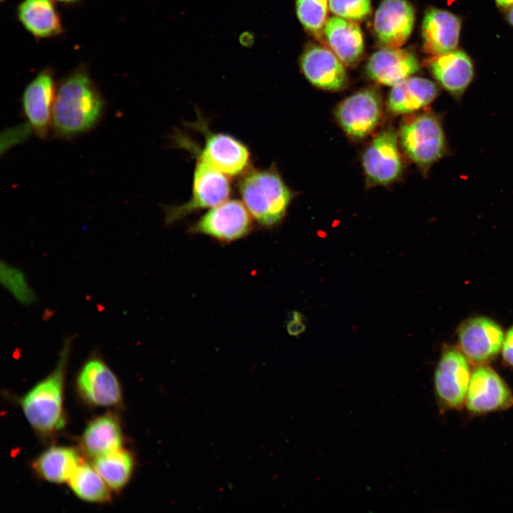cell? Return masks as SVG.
I'll use <instances>...</instances> for the list:
<instances>
[{
    "instance_id": "8",
    "label": "cell",
    "mask_w": 513,
    "mask_h": 513,
    "mask_svg": "<svg viewBox=\"0 0 513 513\" xmlns=\"http://www.w3.org/2000/svg\"><path fill=\"white\" fill-rule=\"evenodd\" d=\"M362 165L371 185H388L398 180L403 164L396 133L386 129L378 133L364 151Z\"/></svg>"
},
{
    "instance_id": "1",
    "label": "cell",
    "mask_w": 513,
    "mask_h": 513,
    "mask_svg": "<svg viewBox=\"0 0 513 513\" xmlns=\"http://www.w3.org/2000/svg\"><path fill=\"white\" fill-rule=\"evenodd\" d=\"M104 100L85 68H78L56 88L52 113L55 135L69 138L92 129L100 119Z\"/></svg>"
},
{
    "instance_id": "20",
    "label": "cell",
    "mask_w": 513,
    "mask_h": 513,
    "mask_svg": "<svg viewBox=\"0 0 513 513\" xmlns=\"http://www.w3.org/2000/svg\"><path fill=\"white\" fill-rule=\"evenodd\" d=\"M323 33L331 51L346 66H353L364 50L361 27L353 21L338 16L328 18Z\"/></svg>"
},
{
    "instance_id": "19",
    "label": "cell",
    "mask_w": 513,
    "mask_h": 513,
    "mask_svg": "<svg viewBox=\"0 0 513 513\" xmlns=\"http://www.w3.org/2000/svg\"><path fill=\"white\" fill-rule=\"evenodd\" d=\"M435 79L455 98H460L474 77V66L463 51L454 50L435 57L430 62Z\"/></svg>"
},
{
    "instance_id": "3",
    "label": "cell",
    "mask_w": 513,
    "mask_h": 513,
    "mask_svg": "<svg viewBox=\"0 0 513 513\" xmlns=\"http://www.w3.org/2000/svg\"><path fill=\"white\" fill-rule=\"evenodd\" d=\"M72 339L70 337L64 341L54 370L21 400L25 417L41 433L55 432L64 425L63 384Z\"/></svg>"
},
{
    "instance_id": "35",
    "label": "cell",
    "mask_w": 513,
    "mask_h": 513,
    "mask_svg": "<svg viewBox=\"0 0 513 513\" xmlns=\"http://www.w3.org/2000/svg\"><path fill=\"white\" fill-rule=\"evenodd\" d=\"M1 1H4V0H1Z\"/></svg>"
},
{
    "instance_id": "5",
    "label": "cell",
    "mask_w": 513,
    "mask_h": 513,
    "mask_svg": "<svg viewBox=\"0 0 513 513\" xmlns=\"http://www.w3.org/2000/svg\"><path fill=\"white\" fill-rule=\"evenodd\" d=\"M401 145L408 157L426 172L447 153V142L441 120L432 112L413 115L400 128Z\"/></svg>"
},
{
    "instance_id": "23",
    "label": "cell",
    "mask_w": 513,
    "mask_h": 513,
    "mask_svg": "<svg viewBox=\"0 0 513 513\" xmlns=\"http://www.w3.org/2000/svg\"><path fill=\"white\" fill-rule=\"evenodd\" d=\"M122 441L120 423L110 414L93 420L87 426L82 437L84 450L95 458L120 449Z\"/></svg>"
},
{
    "instance_id": "14",
    "label": "cell",
    "mask_w": 513,
    "mask_h": 513,
    "mask_svg": "<svg viewBox=\"0 0 513 513\" xmlns=\"http://www.w3.org/2000/svg\"><path fill=\"white\" fill-rule=\"evenodd\" d=\"M513 395L499 375L491 368L480 366L471 375L467 393V407L474 413L507 408Z\"/></svg>"
},
{
    "instance_id": "21",
    "label": "cell",
    "mask_w": 513,
    "mask_h": 513,
    "mask_svg": "<svg viewBox=\"0 0 513 513\" xmlns=\"http://www.w3.org/2000/svg\"><path fill=\"white\" fill-rule=\"evenodd\" d=\"M438 92L433 81L409 77L393 86L388 95V108L395 115L412 113L430 104Z\"/></svg>"
},
{
    "instance_id": "9",
    "label": "cell",
    "mask_w": 513,
    "mask_h": 513,
    "mask_svg": "<svg viewBox=\"0 0 513 513\" xmlns=\"http://www.w3.org/2000/svg\"><path fill=\"white\" fill-rule=\"evenodd\" d=\"M381 100L372 88L358 90L345 98L336 108V116L349 136L363 138L377 126L381 116Z\"/></svg>"
},
{
    "instance_id": "10",
    "label": "cell",
    "mask_w": 513,
    "mask_h": 513,
    "mask_svg": "<svg viewBox=\"0 0 513 513\" xmlns=\"http://www.w3.org/2000/svg\"><path fill=\"white\" fill-rule=\"evenodd\" d=\"M470 378L465 357L457 349L446 348L434 377L435 390L440 402L448 408H460L465 402Z\"/></svg>"
},
{
    "instance_id": "7",
    "label": "cell",
    "mask_w": 513,
    "mask_h": 513,
    "mask_svg": "<svg viewBox=\"0 0 513 513\" xmlns=\"http://www.w3.org/2000/svg\"><path fill=\"white\" fill-rule=\"evenodd\" d=\"M253 219L242 201L227 200L202 215L189 232L230 242L249 234L253 229Z\"/></svg>"
},
{
    "instance_id": "16",
    "label": "cell",
    "mask_w": 513,
    "mask_h": 513,
    "mask_svg": "<svg viewBox=\"0 0 513 513\" xmlns=\"http://www.w3.org/2000/svg\"><path fill=\"white\" fill-rule=\"evenodd\" d=\"M300 66L307 80L319 88L338 90L347 82L343 63L324 46H308L301 56Z\"/></svg>"
},
{
    "instance_id": "34",
    "label": "cell",
    "mask_w": 513,
    "mask_h": 513,
    "mask_svg": "<svg viewBox=\"0 0 513 513\" xmlns=\"http://www.w3.org/2000/svg\"><path fill=\"white\" fill-rule=\"evenodd\" d=\"M53 1H56L58 2H61V3H64V4H75L78 1H79V0H53Z\"/></svg>"
},
{
    "instance_id": "17",
    "label": "cell",
    "mask_w": 513,
    "mask_h": 513,
    "mask_svg": "<svg viewBox=\"0 0 513 513\" xmlns=\"http://www.w3.org/2000/svg\"><path fill=\"white\" fill-rule=\"evenodd\" d=\"M462 21L459 16L445 9H428L422 23V38L425 52L441 55L457 48Z\"/></svg>"
},
{
    "instance_id": "15",
    "label": "cell",
    "mask_w": 513,
    "mask_h": 513,
    "mask_svg": "<svg viewBox=\"0 0 513 513\" xmlns=\"http://www.w3.org/2000/svg\"><path fill=\"white\" fill-rule=\"evenodd\" d=\"M458 336L463 353L477 363H484L495 356L504 341L501 328L484 317L467 321L461 326Z\"/></svg>"
},
{
    "instance_id": "29",
    "label": "cell",
    "mask_w": 513,
    "mask_h": 513,
    "mask_svg": "<svg viewBox=\"0 0 513 513\" xmlns=\"http://www.w3.org/2000/svg\"><path fill=\"white\" fill-rule=\"evenodd\" d=\"M328 7L336 16L360 21L371 11V0H328Z\"/></svg>"
},
{
    "instance_id": "6",
    "label": "cell",
    "mask_w": 513,
    "mask_h": 513,
    "mask_svg": "<svg viewBox=\"0 0 513 513\" xmlns=\"http://www.w3.org/2000/svg\"><path fill=\"white\" fill-rule=\"evenodd\" d=\"M198 116L191 126L204 138V146L198 149L205 160L229 177H240L253 167L246 144L229 134L212 131L202 115Z\"/></svg>"
},
{
    "instance_id": "18",
    "label": "cell",
    "mask_w": 513,
    "mask_h": 513,
    "mask_svg": "<svg viewBox=\"0 0 513 513\" xmlns=\"http://www.w3.org/2000/svg\"><path fill=\"white\" fill-rule=\"evenodd\" d=\"M419 69L415 55L399 48H385L375 52L366 65V73L375 82L385 86H395Z\"/></svg>"
},
{
    "instance_id": "13",
    "label": "cell",
    "mask_w": 513,
    "mask_h": 513,
    "mask_svg": "<svg viewBox=\"0 0 513 513\" xmlns=\"http://www.w3.org/2000/svg\"><path fill=\"white\" fill-rule=\"evenodd\" d=\"M415 17L408 0H382L373 19L378 41L385 48H399L410 36Z\"/></svg>"
},
{
    "instance_id": "2",
    "label": "cell",
    "mask_w": 513,
    "mask_h": 513,
    "mask_svg": "<svg viewBox=\"0 0 513 513\" xmlns=\"http://www.w3.org/2000/svg\"><path fill=\"white\" fill-rule=\"evenodd\" d=\"M237 190L253 219L267 228L283 220L294 197L275 165L251 168L239 177Z\"/></svg>"
},
{
    "instance_id": "11",
    "label": "cell",
    "mask_w": 513,
    "mask_h": 513,
    "mask_svg": "<svg viewBox=\"0 0 513 513\" xmlns=\"http://www.w3.org/2000/svg\"><path fill=\"white\" fill-rule=\"evenodd\" d=\"M56 89L50 69L40 71L26 86L22 95V108L28 125L37 136L45 138L52 125Z\"/></svg>"
},
{
    "instance_id": "30",
    "label": "cell",
    "mask_w": 513,
    "mask_h": 513,
    "mask_svg": "<svg viewBox=\"0 0 513 513\" xmlns=\"http://www.w3.org/2000/svg\"><path fill=\"white\" fill-rule=\"evenodd\" d=\"M502 355L504 361L513 366V326L508 331L503 341Z\"/></svg>"
},
{
    "instance_id": "22",
    "label": "cell",
    "mask_w": 513,
    "mask_h": 513,
    "mask_svg": "<svg viewBox=\"0 0 513 513\" xmlns=\"http://www.w3.org/2000/svg\"><path fill=\"white\" fill-rule=\"evenodd\" d=\"M17 16L24 27L36 38L53 37L63 31L53 0H24L18 6Z\"/></svg>"
},
{
    "instance_id": "33",
    "label": "cell",
    "mask_w": 513,
    "mask_h": 513,
    "mask_svg": "<svg viewBox=\"0 0 513 513\" xmlns=\"http://www.w3.org/2000/svg\"><path fill=\"white\" fill-rule=\"evenodd\" d=\"M507 17L508 22L513 26V6L509 8Z\"/></svg>"
},
{
    "instance_id": "32",
    "label": "cell",
    "mask_w": 513,
    "mask_h": 513,
    "mask_svg": "<svg viewBox=\"0 0 513 513\" xmlns=\"http://www.w3.org/2000/svg\"><path fill=\"white\" fill-rule=\"evenodd\" d=\"M496 4L501 8H511L513 6V0H494Z\"/></svg>"
},
{
    "instance_id": "27",
    "label": "cell",
    "mask_w": 513,
    "mask_h": 513,
    "mask_svg": "<svg viewBox=\"0 0 513 513\" xmlns=\"http://www.w3.org/2000/svg\"><path fill=\"white\" fill-rule=\"evenodd\" d=\"M0 280L18 302L23 305H30L36 301L35 293L21 269L1 261Z\"/></svg>"
},
{
    "instance_id": "24",
    "label": "cell",
    "mask_w": 513,
    "mask_h": 513,
    "mask_svg": "<svg viewBox=\"0 0 513 513\" xmlns=\"http://www.w3.org/2000/svg\"><path fill=\"white\" fill-rule=\"evenodd\" d=\"M77 452L67 447H52L34 462L35 471L43 479L54 483L68 481L80 464Z\"/></svg>"
},
{
    "instance_id": "28",
    "label": "cell",
    "mask_w": 513,
    "mask_h": 513,
    "mask_svg": "<svg viewBox=\"0 0 513 513\" xmlns=\"http://www.w3.org/2000/svg\"><path fill=\"white\" fill-rule=\"evenodd\" d=\"M328 0H296L299 21L309 32L320 35L326 22Z\"/></svg>"
},
{
    "instance_id": "12",
    "label": "cell",
    "mask_w": 513,
    "mask_h": 513,
    "mask_svg": "<svg viewBox=\"0 0 513 513\" xmlns=\"http://www.w3.org/2000/svg\"><path fill=\"white\" fill-rule=\"evenodd\" d=\"M77 387L81 395L96 406H113L122 398L118 379L98 356L88 358L83 364L78 375Z\"/></svg>"
},
{
    "instance_id": "25",
    "label": "cell",
    "mask_w": 513,
    "mask_h": 513,
    "mask_svg": "<svg viewBox=\"0 0 513 513\" xmlns=\"http://www.w3.org/2000/svg\"><path fill=\"white\" fill-rule=\"evenodd\" d=\"M93 467L108 487L119 490L130 480L134 460L129 452L119 449L95 458Z\"/></svg>"
},
{
    "instance_id": "4",
    "label": "cell",
    "mask_w": 513,
    "mask_h": 513,
    "mask_svg": "<svg viewBox=\"0 0 513 513\" xmlns=\"http://www.w3.org/2000/svg\"><path fill=\"white\" fill-rule=\"evenodd\" d=\"M179 137L181 147L189 150L195 157L192 192L187 202L164 207L166 224H172L190 214L217 206L226 201L232 193L229 177L205 160L192 141L182 135Z\"/></svg>"
},
{
    "instance_id": "31",
    "label": "cell",
    "mask_w": 513,
    "mask_h": 513,
    "mask_svg": "<svg viewBox=\"0 0 513 513\" xmlns=\"http://www.w3.org/2000/svg\"><path fill=\"white\" fill-rule=\"evenodd\" d=\"M304 329V326L301 322V316L299 314H294V321L290 322L288 326V330L291 335H298L301 333Z\"/></svg>"
},
{
    "instance_id": "26",
    "label": "cell",
    "mask_w": 513,
    "mask_h": 513,
    "mask_svg": "<svg viewBox=\"0 0 513 513\" xmlns=\"http://www.w3.org/2000/svg\"><path fill=\"white\" fill-rule=\"evenodd\" d=\"M68 481L75 494L84 501L103 502L110 499L108 486L94 467L80 463Z\"/></svg>"
}]
</instances>
